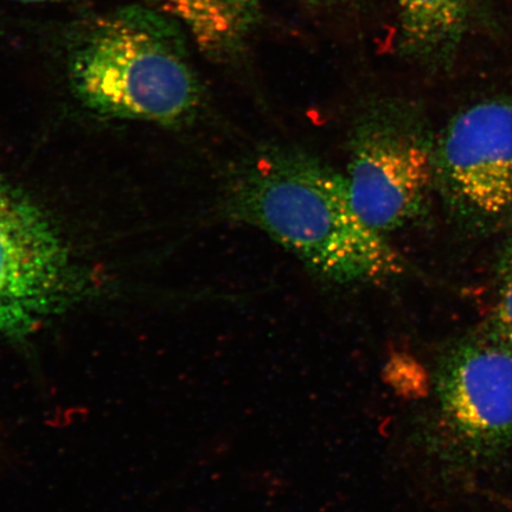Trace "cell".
<instances>
[{
	"instance_id": "9c48e42d",
	"label": "cell",
	"mask_w": 512,
	"mask_h": 512,
	"mask_svg": "<svg viewBox=\"0 0 512 512\" xmlns=\"http://www.w3.org/2000/svg\"><path fill=\"white\" fill-rule=\"evenodd\" d=\"M494 325L495 336L512 349V236L498 262Z\"/></svg>"
},
{
	"instance_id": "3957f363",
	"label": "cell",
	"mask_w": 512,
	"mask_h": 512,
	"mask_svg": "<svg viewBox=\"0 0 512 512\" xmlns=\"http://www.w3.org/2000/svg\"><path fill=\"white\" fill-rule=\"evenodd\" d=\"M434 143L411 100L380 96L358 108L344 176L357 214L375 232H399L426 214L435 192Z\"/></svg>"
},
{
	"instance_id": "30bf717a",
	"label": "cell",
	"mask_w": 512,
	"mask_h": 512,
	"mask_svg": "<svg viewBox=\"0 0 512 512\" xmlns=\"http://www.w3.org/2000/svg\"><path fill=\"white\" fill-rule=\"evenodd\" d=\"M382 377L383 381L400 396H412L418 393L421 387L418 367L406 355H392L383 368Z\"/></svg>"
},
{
	"instance_id": "7a4b0ae2",
	"label": "cell",
	"mask_w": 512,
	"mask_h": 512,
	"mask_svg": "<svg viewBox=\"0 0 512 512\" xmlns=\"http://www.w3.org/2000/svg\"><path fill=\"white\" fill-rule=\"evenodd\" d=\"M69 48L70 82L96 112L181 124L200 110L202 87L178 23L153 8L98 18Z\"/></svg>"
},
{
	"instance_id": "6da1fadb",
	"label": "cell",
	"mask_w": 512,
	"mask_h": 512,
	"mask_svg": "<svg viewBox=\"0 0 512 512\" xmlns=\"http://www.w3.org/2000/svg\"><path fill=\"white\" fill-rule=\"evenodd\" d=\"M223 204L228 219L260 230L328 283L377 284L406 271L386 236L357 214L344 174L297 147L265 145L241 157Z\"/></svg>"
},
{
	"instance_id": "52a82bcc",
	"label": "cell",
	"mask_w": 512,
	"mask_h": 512,
	"mask_svg": "<svg viewBox=\"0 0 512 512\" xmlns=\"http://www.w3.org/2000/svg\"><path fill=\"white\" fill-rule=\"evenodd\" d=\"M401 54L430 72L456 62L469 34L475 0H396Z\"/></svg>"
},
{
	"instance_id": "ba28073f",
	"label": "cell",
	"mask_w": 512,
	"mask_h": 512,
	"mask_svg": "<svg viewBox=\"0 0 512 512\" xmlns=\"http://www.w3.org/2000/svg\"><path fill=\"white\" fill-rule=\"evenodd\" d=\"M182 23L210 61L228 64L246 53L261 18V0H149Z\"/></svg>"
},
{
	"instance_id": "277c9868",
	"label": "cell",
	"mask_w": 512,
	"mask_h": 512,
	"mask_svg": "<svg viewBox=\"0 0 512 512\" xmlns=\"http://www.w3.org/2000/svg\"><path fill=\"white\" fill-rule=\"evenodd\" d=\"M434 191L469 232L512 223V95L472 102L447 121L435 136Z\"/></svg>"
},
{
	"instance_id": "7c38bea8",
	"label": "cell",
	"mask_w": 512,
	"mask_h": 512,
	"mask_svg": "<svg viewBox=\"0 0 512 512\" xmlns=\"http://www.w3.org/2000/svg\"><path fill=\"white\" fill-rule=\"evenodd\" d=\"M332 2H334V0H332Z\"/></svg>"
},
{
	"instance_id": "8992f818",
	"label": "cell",
	"mask_w": 512,
	"mask_h": 512,
	"mask_svg": "<svg viewBox=\"0 0 512 512\" xmlns=\"http://www.w3.org/2000/svg\"><path fill=\"white\" fill-rule=\"evenodd\" d=\"M441 419L465 462L484 463L512 443V349L497 336L469 338L440 361Z\"/></svg>"
},
{
	"instance_id": "8fae6325",
	"label": "cell",
	"mask_w": 512,
	"mask_h": 512,
	"mask_svg": "<svg viewBox=\"0 0 512 512\" xmlns=\"http://www.w3.org/2000/svg\"><path fill=\"white\" fill-rule=\"evenodd\" d=\"M22 3H61V2H78V0H15Z\"/></svg>"
},
{
	"instance_id": "5b68a950",
	"label": "cell",
	"mask_w": 512,
	"mask_h": 512,
	"mask_svg": "<svg viewBox=\"0 0 512 512\" xmlns=\"http://www.w3.org/2000/svg\"><path fill=\"white\" fill-rule=\"evenodd\" d=\"M72 268L56 228L0 181V335L22 338L67 304Z\"/></svg>"
}]
</instances>
